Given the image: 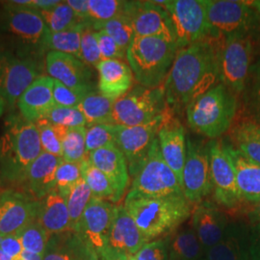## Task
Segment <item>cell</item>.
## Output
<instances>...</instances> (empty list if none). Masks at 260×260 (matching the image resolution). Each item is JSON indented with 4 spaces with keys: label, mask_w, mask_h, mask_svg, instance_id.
Returning a JSON list of instances; mask_svg holds the SVG:
<instances>
[{
    "label": "cell",
    "mask_w": 260,
    "mask_h": 260,
    "mask_svg": "<svg viewBox=\"0 0 260 260\" xmlns=\"http://www.w3.org/2000/svg\"><path fill=\"white\" fill-rule=\"evenodd\" d=\"M223 38L209 35L178 50L163 86L172 111L186 109L192 101L221 82Z\"/></svg>",
    "instance_id": "cell-1"
},
{
    "label": "cell",
    "mask_w": 260,
    "mask_h": 260,
    "mask_svg": "<svg viewBox=\"0 0 260 260\" xmlns=\"http://www.w3.org/2000/svg\"><path fill=\"white\" fill-rule=\"evenodd\" d=\"M43 152L35 122L9 116L0 135V186L19 190L28 169Z\"/></svg>",
    "instance_id": "cell-2"
},
{
    "label": "cell",
    "mask_w": 260,
    "mask_h": 260,
    "mask_svg": "<svg viewBox=\"0 0 260 260\" xmlns=\"http://www.w3.org/2000/svg\"><path fill=\"white\" fill-rule=\"evenodd\" d=\"M123 206L149 242L177 229L191 213L184 194L152 197L130 190Z\"/></svg>",
    "instance_id": "cell-3"
},
{
    "label": "cell",
    "mask_w": 260,
    "mask_h": 260,
    "mask_svg": "<svg viewBox=\"0 0 260 260\" xmlns=\"http://www.w3.org/2000/svg\"><path fill=\"white\" fill-rule=\"evenodd\" d=\"M185 110L192 129L215 139L224 134L233 124L237 112L236 94L220 82L192 101Z\"/></svg>",
    "instance_id": "cell-4"
},
{
    "label": "cell",
    "mask_w": 260,
    "mask_h": 260,
    "mask_svg": "<svg viewBox=\"0 0 260 260\" xmlns=\"http://www.w3.org/2000/svg\"><path fill=\"white\" fill-rule=\"evenodd\" d=\"M178 50L177 43L162 38L135 36L126 50V59L135 80L149 89L161 87Z\"/></svg>",
    "instance_id": "cell-5"
},
{
    "label": "cell",
    "mask_w": 260,
    "mask_h": 260,
    "mask_svg": "<svg viewBox=\"0 0 260 260\" xmlns=\"http://www.w3.org/2000/svg\"><path fill=\"white\" fill-rule=\"evenodd\" d=\"M4 9L0 17V29L21 47V52L39 56L44 51L43 43L48 28L37 10L2 2Z\"/></svg>",
    "instance_id": "cell-6"
},
{
    "label": "cell",
    "mask_w": 260,
    "mask_h": 260,
    "mask_svg": "<svg viewBox=\"0 0 260 260\" xmlns=\"http://www.w3.org/2000/svg\"><path fill=\"white\" fill-rule=\"evenodd\" d=\"M168 109L164 87L149 89L138 85L115 101L113 123L121 126L145 124Z\"/></svg>",
    "instance_id": "cell-7"
},
{
    "label": "cell",
    "mask_w": 260,
    "mask_h": 260,
    "mask_svg": "<svg viewBox=\"0 0 260 260\" xmlns=\"http://www.w3.org/2000/svg\"><path fill=\"white\" fill-rule=\"evenodd\" d=\"M42 75L39 56L0 47V95L13 107L19 96Z\"/></svg>",
    "instance_id": "cell-8"
},
{
    "label": "cell",
    "mask_w": 260,
    "mask_h": 260,
    "mask_svg": "<svg viewBox=\"0 0 260 260\" xmlns=\"http://www.w3.org/2000/svg\"><path fill=\"white\" fill-rule=\"evenodd\" d=\"M207 21L212 36L251 32L260 27V13L248 1L206 0Z\"/></svg>",
    "instance_id": "cell-9"
},
{
    "label": "cell",
    "mask_w": 260,
    "mask_h": 260,
    "mask_svg": "<svg viewBox=\"0 0 260 260\" xmlns=\"http://www.w3.org/2000/svg\"><path fill=\"white\" fill-rule=\"evenodd\" d=\"M252 58L251 32H235L223 38L221 52V83L241 94L249 76Z\"/></svg>",
    "instance_id": "cell-10"
},
{
    "label": "cell",
    "mask_w": 260,
    "mask_h": 260,
    "mask_svg": "<svg viewBox=\"0 0 260 260\" xmlns=\"http://www.w3.org/2000/svg\"><path fill=\"white\" fill-rule=\"evenodd\" d=\"M130 190L140 195L152 197L184 194L175 173L161 154L157 138L149 149L148 157L133 177Z\"/></svg>",
    "instance_id": "cell-11"
},
{
    "label": "cell",
    "mask_w": 260,
    "mask_h": 260,
    "mask_svg": "<svg viewBox=\"0 0 260 260\" xmlns=\"http://www.w3.org/2000/svg\"><path fill=\"white\" fill-rule=\"evenodd\" d=\"M174 112L169 107L162 115L145 124L137 126L116 125V147L126 158L129 175L134 177L148 157L149 149L157 138L164 122L173 118Z\"/></svg>",
    "instance_id": "cell-12"
},
{
    "label": "cell",
    "mask_w": 260,
    "mask_h": 260,
    "mask_svg": "<svg viewBox=\"0 0 260 260\" xmlns=\"http://www.w3.org/2000/svg\"><path fill=\"white\" fill-rule=\"evenodd\" d=\"M164 8L174 23L179 49L210 35L206 0H168Z\"/></svg>",
    "instance_id": "cell-13"
},
{
    "label": "cell",
    "mask_w": 260,
    "mask_h": 260,
    "mask_svg": "<svg viewBox=\"0 0 260 260\" xmlns=\"http://www.w3.org/2000/svg\"><path fill=\"white\" fill-rule=\"evenodd\" d=\"M182 190L190 204H200L213 191L210 169V144L186 140V157L182 172Z\"/></svg>",
    "instance_id": "cell-14"
},
{
    "label": "cell",
    "mask_w": 260,
    "mask_h": 260,
    "mask_svg": "<svg viewBox=\"0 0 260 260\" xmlns=\"http://www.w3.org/2000/svg\"><path fill=\"white\" fill-rule=\"evenodd\" d=\"M149 242L123 205H117L107 242L100 258L129 259Z\"/></svg>",
    "instance_id": "cell-15"
},
{
    "label": "cell",
    "mask_w": 260,
    "mask_h": 260,
    "mask_svg": "<svg viewBox=\"0 0 260 260\" xmlns=\"http://www.w3.org/2000/svg\"><path fill=\"white\" fill-rule=\"evenodd\" d=\"M124 16L131 20L135 36L162 38L177 43L175 26L167 10L152 1H126Z\"/></svg>",
    "instance_id": "cell-16"
},
{
    "label": "cell",
    "mask_w": 260,
    "mask_h": 260,
    "mask_svg": "<svg viewBox=\"0 0 260 260\" xmlns=\"http://www.w3.org/2000/svg\"><path fill=\"white\" fill-rule=\"evenodd\" d=\"M210 169L215 200L228 208L236 206L241 198L237 187L236 170L226 144H210Z\"/></svg>",
    "instance_id": "cell-17"
},
{
    "label": "cell",
    "mask_w": 260,
    "mask_h": 260,
    "mask_svg": "<svg viewBox=\"0 0 260 260\" xmlns=\"http://www.w3.org/2000/svg\"><path fill=\"white\" fill-rule=\"evenodd\" d=\"M117 205L109 201L92 198L75 231L99 258L105 248Z\"/></svg>",
    "instance_id": "cell-18"
},
{
    "label": "cell",
    "mask_w": 260,
    "mask_h": 260,
    "mask_svg": "<svg viewBox=\"0 0 260 260\" xmlns=\"http://www.w3.org/2000/svg\"><path fill=\"white\" fill-rule=\"evenodd\" d=\"M39 201L16 189L0 191V236L19 233L37 220Z\"/></svg>",
    "instance_id": "cell-19"
},
{
    "label": "cell",
    "mask_w": 260,
    "mask_h": 260,
    "mask_svg": "<svg viewBox=\"0 0 260 260\" xmlns=\"http://www.w3.org/2000/svg\"><path fill=\"white\" fill-rule=\"evenodd\" d=\"M48 75L76 91L91 93L93 90V71L75 56L49 51L46 55Z\"/></svg>",
    "instance_id": "cell-20"
},
{
    "label": "cell",
    "mask_w": 260,
    "mask_h": 260,
    "mask_svg": "<svg viewBox=\"0 0 260 260\" xmlns=\"http://www.w3.org/2000/svg\"><path fill=\"white\" fill-rule=\"evenodd\" d=\"M54 79L49 75H41L19 96L17 103L19 114L27 121L46 119L56 106L53 96Z\"/></svg>",
    "instance_id": "cell-21"
},
{
    "label": "cell",
    "mask_w": 260,
    "mask_h": 260,
    "mask_svg": "<svg viewBox=\"0 0 260 260\" xmlns=\"http://www.w3.org/2000/svg\"><path fill=\"white\" fill-rule=\"evenodd\" d=\"M63 158L42 152L29 167L19 191L41 201L56 189V173Z\"/></svg>",
    "instance_id": "cell-22"
},
{
    "label": "cell",
    "mask_w": 260,
    "mask_h": 260,
    "mask_svg": "<svg viewBox=\"0 0 260 260\" xmlns=\"http://www.w3.org/2000/svg\"><path fill=\"white\" fill-rule=\"evenodd\" d=\"M157 140L162 156L181 185L186 157V137L183 125L174 117L171 118L160 127Z\"/></svg>",
    "instance_id": "cell-23"
},
{
    "label": "cell",
    "mask_w": 260,
    "mask_h": 260,
    "mask_svg": "<svg viewBox=\"0 0 260 260\" xmlns=\"http://www.w3.org/2000/svg\"><path fill=\"white\" fill-rule=\"evenodd\" d=\"M192 226L206 251L223 239L229 223L225 215L213 203L204 201L193 212Z\"/></svg>",
    "instance_id": "cell-24"
},
{
    "label": "cell",
    "mask_w": 260,
    "mask_h": 260,
    "mask_svg": "<svg viewBox=\"0 0 260 260\" xmlns=\"http://www.w3.org/2000/svg\"><path fill=\"white\" fill-rule=\"evenodd\" d=\"M88 158L93 166L110 179L116 190L117 202H119L130 181L128 164L123 153L116 146H112L90 152Z\"/></svg>",
    "instance_id": "cell-25"
},
{
    "label": "cell",
    "mask_w": 260,
    "mask_h": 260,
    "mask_svg": "<svg viewBox=\"0 0 260 260\" xmlns=\"http://www.w3.org/2000/svg\"><path fill=\"white\" fill-rule=\"evenodd\" d=\"M99 73V92L117 101L128 93L133 83V73L122 60H103L95 67Z\"/></svg>",
    "instance_id": "cell-26"
},
{
    "label": "cell",
    "mask_w": 260,
    "mask_h": 260,
    "mask_svg": "<svg viewBox=\"0 0 260 260\" xmlns=\"http://www.w3.org/2000/svg\"><path fill=\"white\" fill-rule=\"evenodd\" d=\"M99 259L95 251L73 231L50 235L43 256V260Z\"/></svg>",
    "instance_id": "cell-27"
},
{
    "label": "cell",
    "mask_w": 260,
    "mask_h": 260,
    "mask_svg": "<svg viewBox=\"0 0 260 260\" xmlns=\"http://www.w3.org/2000/svg\"><path fill=\"white\" fill-rule=\"evenodd\" d=\"M37 221L49 236L71 231V219L66 199L56 189L39 201Z\"/></svg>",
    "instance_id": "cell-28"
},
{
    "label": "cell",
    "mask_w": 260,
    "mask_h": 260,
    "mask_svg": "<svg viewBox=\"0 0 260 260\" xmlns=\"http://www.w3.org/2000/svg\"><path fill=\"white\" fill-rule=\"evenodd\" d=\"M226 149L235 166L237 187L241 200L255 205L259 204L260 165L245 157L232 145L226 144Z\"/></svg>",
    "instance_id": "cell-29"
},
{
    "label": "cell",
    "mask_w": 260,
    "mask_h": 260,
    "mask_svg": "<svg viewBox=\"0 0 260 260\" xmlns=\"http://www.w3.org/2000/svg\"><path fill=\"white\" fill-rule=\"evenodd\" d=\"M205 251V260H251L250 233L245 234L240 226L229 224L223 239Z\"/></svg>",
    "instance_id": "cell-30"
},
{
    "label": "cell",
    "mask_w": 260,
    "mask_h": 260,
    "mask_svg": "<svg viewBox=\"0 0 260 260\" xmlns=\"http://www.w3.org/2000/svg\"><path fill=\"white\" fill-rule=\"evenodd\" d=\"M115 101L93 91L87 93L77 108L83 114L87 126L113 123V107ZM86 126V127H87Z\"/></svg>",
    "instance_id": "cell-31"
},
{
    "label": "cell",
    "mask_w": 260,
    "mask_h": 260,
    "mask_svg": "<svg viewBox=\"0 0 260 260\" xmlns=\"http://www.w3.org/2000/svg\"><path fill=\"white\" fill-rule=\"evenodd\" d=\"M85 25L87 24L81 23L76 27L58 33H52L48 30L43 43L44 50L66 53L79 59L81 35Z\"/></svg>",
    "instance_id": "cell-32"
},
{
    "label": "cell",
    "mask_w": 260,
    "mask_h": 260,
    "mask_svg": "<svg viewBox=\"0 0 260 260\" xmlns=\"http://www.w3.org/2000/svg\"><path fill=\"white\" fill-rule=\"evenodd\" d=\"M80 170L82 178L89 186L93 198L106 200L113 204L118 203L116 190L110 179L100 169L93 166L89 158L80 163Z\"/></svg>",
    "instance_id": "cell-33"
},
{
    "label": "cell",
    "mask_w": 260,
    "mask_h": 260,
    "mask_svg": "<svg viewBox=\"0 0 260 260\" xmlns=\"http://www.w3.org/2000/svg\"><path fill=\"white\" fill-rule=\"evenodd\" d=\"M202 249V244L193 229L180 231L168 241L169 260H198Z\"/></svg>",
    "instance_id": "cell-34"
},
{
    "label": "cell",
    "mask_w": 260,
    "mask_h": 260,
    "mask_svg": "<svg viewBox=\"0 0 260 260\" xmlns=\"http://www.w3.org/2000/svg\"><path fill=\"white\" fill-rule=\"evenodd\" d=\"M234 148L251 162L260 165V134L251 121L238 125L233 132Z\"/></svg>",
    "instance_id": "cell-35"
},
{
    "label": "cell",
    "mask_w": 260,
    "mask_h": 260,
    "mask_svg": "<svg viewBox=\"0 0 260 260\" xmlns=\"http://www.w3.org/2000/svg\"><path fill=\"white\" fill-rule=\"evenodd\" d=\"M242 94L245 110L251 122L260 125V58L251 64Z\"/></svg>",
    "instance_id": "cell-36"
},
{
    "label": "cell",
    "mask_w": 260,
    "mask_h": 260,
    "mask_svg": "<svg viewBox=\"0 0 260 260\" xmlns=\"http://www.w3.org/2000/svg\"><path fill=\"white\" fill-rule=\"evenodd\" d=\"M37 126L43 152L62 157L63 155V141L68 128L56 125L43 119L35 122Z\"/></svg>",
    "instance_id": "cell-37"
},
{
    "label": "cell",
    "mask_w": 260,
    "mask_h": 260,
    "mask_svg": "<svg viewBox=\"0 0 260 260\" xmlns=\"http://www.w3.org/2000/svg\"><path fill=\"white\" fill-rule=\"evenodd\" d=\"M39 12L45 20L48 30L52 33L66 31L81 24L73 9L66 1H61L52 9Z\"/></svg>",
    "instance_id": "cell-38"
},
{
    "label": "cell",
    "mask_w": 260,
    "mask_h": 260,
    "mask_svg": "<svg viewBox=\"0 0 260 260\" xmlns=\"http://www.w3.org/2000/svg\"><path fill=\"white\" fill-rule=\"evenodd\" d=\"M92 26L94 31H104L105 33L110 35L125 52L132 40L135 37L131 20L127 16L124 15L104 22L93 23Z\"/></svg>",
    "instance_id": "cell-39"
},
{
    "label": "cell",
    "mask_w": 260,
    "mask_h": 260,
    "mask_svg": "<svg viewBox=\"0 0 260 260\" xmlns=\"http://www.w3.org/2000/svg\"><path fill=\"white\" fill-rule=\"evenodd\" d=\"M92 198V192L83 178L76 183L69 195L67 196L66 203L71 219V231L75 233L84 211Z\"/></svg>",
    "instance_id": "cell-40"
},
{
    "label": "cell",
    "mask_w": 260,
    "mask_h": 260,
    "mask_svg": "<svg viewBox=\"0 0 260 260\" xmlns=\"http://www.w3.org/2000/svg\"><path fill=\"white\" fill-rule=\"evenodd\" d=\"M63 160L71 163H81L88 153L86 150V126L68 128L63 141Z\"/></svg>",
    "instance_id": "cell-41"
},
{
    "label": "cell",
    "mask_w": 260,
    "mask_h": 260,
    "mask_svg": "<svg viewBox=\"0 0 260 260\" xmlns=\"http://www.w3.org/2000/svg\"><path fill=\"white\" fill-rule=\"evenodd\" d=\"M16 234L22 244L23 251L44 256L49 235L37 220L28 223Z\"/></svg>",
    "instance_id": "cell-42"
},
{
    "label": "cell",
    "mask_w": 260,
    "mask_h": 260,
    "mask_svg": "<svg viewBox=\"0 0 260 260\" xmlns=\"http://www.w3.org/2000/svg\"><path fill=\"white\" fill-rule=\"evenodd\" d=\"M116 146V124L105 123L86 127V150L90 152L96 149Z\"/></svg>",
    "instance_id": "cell-43"
},
{
    "label": "cell",
    "mask_w": 260,
    "mask_h": 260,
    "mask_svg": "<svg viewBox=\"0 0 260 260\" xmlns=\"http://www.w3.org/2000/svg\"><path fill=\"white\" fill-rule=\"evenodd\" d=\"M125 3L121 0H88L90 22L93 25L124 15Z\"/></svg>",
    "instance_id": "cell-44"
},
{
    "label": "cell",
    "mask_w": 260,
    "mask_h": 260,
    "mask_svg": "<svg viewBox=\"0 0 260 260\" xmlns=\"http://www.w3.org/2000/svg\"><path fill=\"white\" fill-rule=\"evenodd\" d=\"M81 178L80 163H71L63 160L56 173V190L66 199Z\"/></svg>",
    "instance_id": "cell-45"
},
{
    "label": "cell",
    "mask_w": 260,
    "mask_h": 260,
    "mask_svg": "<svg viewBox=\"0 0 260 260\" xmlns=\"http://www.w3.org/2000/svg\"><path fill=\"white\" fill-rule=\"evenodd\" d=\"M79 60L89 67H96L103 61L95 31L91 24L85 25L82 31Z\"/></svg>",
    "instance_id": "cell-46"
},
{
    "label": "cell",
    "mask_w": 260,
    "mask_h": 260,
    "mask_svg": "<svg viewBox=\"0 0 260 260\" xmlns=\"http://www.w3.org/2000/svg\"><path fill=\"white\" fill-rule=\"evenodd\" d=\"M47 121L66 128H74L87 126V122L83 114L77 107H63L57 106L47 115Z\"/></svg>",
    "instance_id": "cell-47"
},
{
    "label": "cell",
    "mask_w": 260,
    "mask_h": 260,
    "mask_svg": "<svg viewBox=\"0 0 260 260\" xmlns=\"http://www.w3.org/2000/svg\"><path fill=\"white\" fill-rule=\"evenodd\" d=\"M81 91H76L72 88H69L64 84L60 83L54 80L53 96L57 106L63 107H77L83 101L86 94Z\"/></svg>",
    "instance_id": "cell-48"
},
{
    "label": "cell",
    "mask_w": 260,
    "mask_h": 260,
    "mask_svg": "<svg viewBox=\"0 0 260 260\" xmlns=\"http://www.w3.org/2000/svg\"><path fill=\"white\" fill-rule=\"evenodd\" d=\"M95 37L103 60H122L126 57V52L104 31H95Z\"/></svg>",
    "instance_id": "cell-49"
},
{
    "label": "cell",
    "mask_w": 260,
    "mask_h": 260,
    "mask_svg": "<svg viewBox=\"0 0 260 260\" xmlns=\"http://www.w3.org/2000/svg\"><path fill=\"white\" fill-rule=\"evenodd\" d=\"M135 260H169L167 239L147 243L135 255Z\"/></svg>",
    "instance_id": "cell-50"
},
{
    "label": "cell",
    "mask_w": 260,
    "mask_h": 260,
    "mask_svg": "<svg viewBox=\"0 0 260 260\" xmlns=\"http://www.w3.org/2000/svg\"><path fill=\"white\" fill-rule=\"evenodd\" d=\"M0 249L13 259L19 257L23 251L22 244L17 234H12L3 237L0 242Z\"/></svg>",
    "instance_id": "cell-51"
},
{
    "label": "cell",
    "mask_w": 260,
    "mask_h": 260,
    "mask_svg": "<svg viewBox=\"0 0 260 260\" xmlns=\"http://www.w3.org/2000/svg\"><path fill=\"white\" fill-rule=\"evenodd\" d=\"M69 6L73 9L78 20L84 24H91L89 19L88 0H67Z\"/></svg>",
    "instance_id": "cell-52"
},
{
    "label": "cell",
    "mask_w": 260,
    "mask_h": 260,
    "mask_svg": "<svg viewBox=\"0 0 260 260\" xmlns=\"http://www.w3.org/2000/svg\"><path fill=\"white\" fill-rule=\"evenodd\" d=\"M250 259L260 260V223H254L250 233Z\"/></svg>",
    "instance_id": "cell-53"
},
{
    "label": "cell",
    "mask_w": 260,
    "mask_h": 260,
    "mask_svg": "<svg viewBox=\"0 0 260 260\" xmlns=\"http://www.w3.org/2000/svg\"><path fill=\"white\" fill-rule=\"evenodd\" d=\"M249 218L252 223H260V203L256 204L249 212Z\"/></svg>",
    "instance_id": "cell-54"
},
{
    "label": "cell",
    "mask_w": 260,
    "mask_h": 260,
    "mask_svg": "<svg viewBox=\"0 0 260 260\" xmlns=\"http://www.w3.org/2000/svg\"><path fill=\"white\" fill-rule=\"evenodd\" d=\"M20 256L24 260H43V255H39L35 253H30L27 251H22Z\"/></svg>",
    "instance_id": "cell-55"
},
{
    "label": "cell",
    "mask_w": 260,
    "mask_h": 260,
    "mask_svg": "<svg viewBox=\"0 0 260 260\" xmlns=\"http://www.w3.org/2000/svg\"><path fill=\"white\" fill-rule=\"evenodd\" d=\"M6 106H7V103L5 102V100L0 95V119H1V117L3 116V114L5 112Z\"/></svg>",
    "instance_id": "cell-56"
},
{
    "label": "cell",
    "mask_w": 260,
    "mask_h": 260,
    "mask_svg": "<svg viewBox=\"0 0 260 260\" xmlns=\"http://www.w3.org/2000/svg\"><path fill=\"white\" fill-rule=\"evenodd\" d=\"M248 2L252 8H254L260 13V0L259 1H248Z\"/></svg>",
    "instance_id": "cell-57"
},
{
    "label": "cell",
    "mask_w": 260,
    "mask_h": 260,
    "mask_svg": "<svg viewBox=\"0 0 260 260\" xmlns=\"http://www.w3.org/2000/svg\"><path fill=\"white\" fill-rule=\"evenodd\" d=\"M0 260H14L13 258H11L10 256H8L7 254H5L3 251H1L0 249Z\"/></svg>",
    "instance_id": "cell-58"
},
{
    "label": "cell",
    "mask_w": 260,
    "mask_h": 260,
    "mask_svg": "<svg viewBox=\"0 0 260 260\" xmlns=\"http://www.w3.org/2000/svg\"><path fill=\"white\" fill-rule=\"evenodd\" d=\"M254 124H255V123H254ZM255 128H256L257 132L260 134V125H258V124H255Z\"/></svg>",
    "instance_id": "cell-59"
},
{
    "label": "cell",
    "mask_w": 260,
    "mask_h": 260,
    "mask_svg": "<svg viewBox=\"0 0 260 260\" xmlns=\"http://www.w3.org/2000/svg\"><path fill=\"white\" fill-rule=\"evenodd\" d=\"M14 260H24V259H23V258H22V257H21V256H20V255H19V257H17V258H16V259H14Z\"/></svg>",
    "instance_id": "cell-60"
},
{
    "label": "cell",
    "mask_w": 260,
    "mask_h": 260,
    "mask_svg": "<svg viewBox=\"0 0 260 260\" xmlns=\"http://www.w3.org/2000/svg\"><path fill=\"white\" fill-rule=\"evenodd\" d=\"M127 260H135V258H134V256H132V257H130L129 259Z\"/></svg>",
    "instance_id": "cell-61"
},
{
    "label": "cell",
    "mask_w": 260,
    "mask_h": 260,
    "mask_svg": "<svg viewBox=\"0 0 260 260\" xmlns=\"http://www.w3.org/2000/svg\"><path fill=\"white\" fill-rule=\"evenodd\" d=\"M2 238H3V237H2V236H0V242L2 240Z\"/></svg>",
    "instance_id": "cell-62"
}]
</instances>
